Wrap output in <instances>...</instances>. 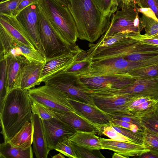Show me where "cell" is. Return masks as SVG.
Returning a JSON list of instances; mask_svg holds the SVG:
<instances>
[{"label": "cell", "instance_id": "6da1fadb", "mask_svg": "<svg viewBox=\"0 0 158 158\" xmlns=\"http://www.w3.org/2000/svg\"><path fill=\"white\" fill-rule=\"evenodd\" d=\"M68 6L74 20L78 38L96 41L109 28L113 15H103L92 0H68Z\"/></svg>", "mask_w": 158, "mask_h": 158}, {"label": "cell", "instance_id": "7a4b0ae2", "mask_svg": "<svg viewBox=\"0 0 158 158\" xmlns=\"http://www.w3.org/2000/svg\"><path fill=\"white\" fill-rule=\"evenodd\" d=\"M32 102L28 90L17 88L8 93L0 110L1 133L4 142L10 140L27 121H31Z\"/></svg>", "mask_w": 158, "mask_h": 158}, {"label": "cell", "instance_id": "3957f363", "mask_svg": "<svg viewBox=\"0 0 158 158\" xmlns=\"http://www.w3.org/2000/svg\"><path fill=\"white\" fill-rule=\"evenodd\" d=\"M39 4L65 46L69 49L75 46L78 35L68 6L56 0H40Z\"/></svg>", "mask_w": 158, "mask_h": 158}, {"label": "cell", "instance_id": "277c9868", "mask_svg": "<svg viewBox=\"0 0 158 158\" xmlns=\"http://www.w3.org/2000/svg\"><path fill=\"white\" fill-rule=\"evenodd\" d=\"M131 35L108 47H89L87 50L88 56L92 61H94L117 56L123 57L132 54L145 53L151 52V45L142 44L138 40L131 37Z\"/></svg>", "mask_w": 158, "mask_h": 158}, {"label": "cell", "instance_id": "5b68a950", "mask_svg": "<svg viewBox=\"0 0 158 158\" xmlns=\"http://www.w3.org/2000/svg\"><path fill=\"white\" fill-rule=\"evenodd\" d=\"M79 86L86 93L102 89L119 88L129 85L136 78L128 73L94 74L77 77Z\"/></svg>", "mask_w": 158, "mask_h": 158}, {"label": "cell", "instance_id": "8992f818", "mask_svg": "<svg viewBox=\"0 0 158 158\" xmlns=\"http://www.w3.org/2000/svg\"><path fill=\"white\" fill-rule=\"evenodd\" d=\"M31 102H37L50 109L75 112L66 93L53 86L45 84L28 90Z\"/></svg>", "mask_w": 158, "mask_h": 158}, {"label": "cell", "instance_id": "52a82bcc", "mask_svg": "<svg viewBox=\"0 0 158 158\" xmlns=\"http://www.w3.org/2000/svg\"><path fill=\"white\" fill-rule=\"evenodd\" d=\"M87 93L91 97L96 106L109 115H132L129 113L128 107L135 98L127 94L114 93L105 89Z\"/></svg>", "mask_w": 158, "mask_h": 158}, {"label": "cell", "instance_id": "ba28073f", "mask_svg": "<svg viewBox=\"0 0 158 158\" xmlns=\"http://www.w3.org/2000/svg\"><path fill=\"white\" fill-rule=\"evenodd\" d=\"M38 18L40 38L46 61L71 49H68L65 46L40 6Z\"/></svg>", "mask_w": 158, "mask_h": 158}, {"label": "cell", "instance_id": "9c48e42d", "mask_svg": "<svg viewBox=\"0 0 158 158\" xmlns=\"http://www.w3.org/2000/svg\"><path fill=\"white\" fill-rule=\"evenodd\" d=\"M136 6L117 10L113 14L110 26L103 35L110 36L125 31L140 32L143 28Z\"/></svg>", "mask_w": 158, "mask_h": 158}, {"label": "cell", "instance_id": "30bf717a", "mask_svg": "<svg viewBox=\"0 0 158 158\" xmlns=\"http://www.w3.org/2000/svg\"><path fill=\"white\" fill-rule=\"evenodd\" d=\"M44 82L57 88L70 98L95 105L91 97L79 86L77 76L61 72L49 77Z\"/></svg>", "mask_w": 158, "mask_h": 158}, {"label": "cell", "instance_id": "8fae6325", "mask_svg": "<svg viewBox=\"0 0 158 158\" xmlns=\"http://www.w3.org/2000/svg\"><path fill=\"white\" fill-rule=\"evenodd\" d=\"M114 93L126 94L138 98H150L158 102V76L137 78L131 83L119 88L104 89Z\"/></svg>", "mask_w": 158, "mask_h": 158}, {"label": "cell", "instance_id": "7c38bea8", "mask_svg": "<svg viewBox=\"0 0 158 158\" xmlns=\"http://www.w3.org/2000/svg\"><path fill=\"white\" fill-rule=\"evenodd\" d=\"M40 10L39 3L31 5L21 11L16 18L30 36L36 49L45 57L40 35L38 18Z\"/></svg>", "mask_w": 158, "mask_h": 158}, {"label": "cell", "instance_id": "4fadbf2b", "mask_svg": "<svg viewBox=\"0 0 158 158\" xmlns=\"http://www.w3.org/2000/svg\"><path fill=\"white\" fill-rule=\"evenodd\" d=\"M69 100L76 112L88 120L98 130V134L102 135V128L112 121L110 115L95 105L69 98Z\"/></svg>", "mask_w": 158, "mask_h": 158}, {"label": "cell", "instance_id": "5bb4252c", "mask_svg": "<svg viewBox=\"0 0 158 158\" xmlns=\"http://www.w3.org/2000/svg\"><path fill=\"white\" fill-rule=\"evenodd\" d=\"M82 50L77 45L62 55L46 61L38 81V85L51 76L69 68L77 55Z\"/></svg>", "mask_w": 158, "mask_h": 158}, {"label": "cell", "instance_id": "9a60e30c", "mask_svg": "<svg viewBox=\"0 0 158 158\" xmlns=\"http://www.w3.org/2000/svg\"><path fill=\"white\" fill-rule=\"evenodd\" d=\"M132 69L131 61L126 60L122 56H117L93 61L88 73H128Z\"/></svg>", "mask_w": 158, "mask_h": 158}, {"label": "cell", "instance_id": "2e32d148", "mask_svg": "<svg viewBox=\"0 0 158 158\" xmlns=\"http://www.w3.org/2000/svg\"><path fill=\"white\" fill-rule=\"evenodd\" d=\"M45 137L51 150L54 149L58 141L69 137L77 131L72 127L56 117L42 120Z\"/></svg>", "mask_w": 158, "mask_h": 158}, {"label": "cell", "instance_id": "e0dca14e", "mask_svg": "<svg viewBox=\"0 0 158 158\" xmlns=\"http://www.w3.org/2000/svg\"><path fill=\"white\" fill-rule=\"evenodd\" d=\"M5 59L6 65V88L7 94L13 89L21 88L24 66L28 60L21 56L9 55Z\"/></svg>", "mask_w": 158, "mask_h": 158}, {"label": "cell", "instance_id": "ac0fdd59", "mask_svg": "<svg viewBox=\"0 0 158 158\" xmlns=\"http://www.w3.org/2000/svg\"><path fill=\"white\" fill-rule=\"evenodd\" d=\"M102 149L110 150L126 157L139 156L149 152L144 145L100 138Z\"/></svg>", "mask_w": 158, "mask_h": 158}, {"label": "cell", "instance_id": "d6986e66", "mask_svg": "<svg viewBox=\"0 0 158 158\" xmlns=\"http://www.w3.org/2000/svg\"><path fill=\"white\" fill-rule=\"evenodd\" d=\"M0 25L19 42L34 50L37 49L33 41L16 17L13 15H0Z\"/></svg>", "mask_w": 158, "mask_h": 158}, {"label": "cell", "instance_id": "ffe728a7", "mask_svg": "<svg viewBox=\"0 0 158 158\" xmlns=\"http://www.w3.org/2000/svg\"><path fill=\"white\" fill-rule=\"evenodd\" d=\"M50 109L56 118L68 125L76 131H95L98 133V130L95 126L76 112Z\"/></svg>", "mask_w": 158, "mask_h": 158}, {"label": "cell", "instance_id": "44dd1931", "mask_svg": "<svg viewBox=\"0 0 158 158\" xmlns=\"http://www.w3.org/2000/svg\"><path fill=\"white\" fill-rule=\"evenodd\" d=\"M33 126V151L36 158H47L51 151L45 137L42 120L32 113L31 121Z\"/></svg>", "mask_w": 158, "mask_h": 158}, {"label": "cell", "instance_id": "7402d4cb", "mask_svg": "<svg viewBox=\"0 0 158 158\" xmlns=\"http://www.w3.org/2000/svg\"><path fill=\"white\" fill-rule=\"evenodd\" d=\"M46 62H26L23 69L21 88L28 90L38 85V81Z\"/></svg>", "mask_w": 158, "mask_h": 158}, {"label": "cell", "instance_id": "603a6c76", "mask_svg": "<svg viewBox=\"0 0 158 158\" xmlns=\"http://www.w3.org/2000/svg\"><path fill=\"white\" fill-rule=\"evenodd\" d=\"M95 131H77L68 137L73 143L81 147L90 150L102 149L100 138L95 135Z\"/></svg>", "mask_w": 158, "mask_h": 158}, {"label": "cell", "instance_id": "cb8c5ba5", "mask_svg": "<svg viewBox=\"0 0 158 158\" xmlns=\"http://www.w3.org/2000/svg\"><path fill=\"white\" fill-rule=\"evenodd\" d=\"M92 61L88 56L87 50H83L77 55L72 65L62 72L77 77L87 74L89 73Z\"/></svg>", "mask_w": 158, "mask_h": 158}, {"label": "cell", "instance_id": "d4e9b609", "mask_svg": "<svg viewBox=\"0 0 158 158\" xmlns=\"http://www.w3.org/2000/svg\"><path fill=\"white\" fill-rule=\"evenodd\" d=\"M158 102L149 98H136L129 104L128 109L131 114L139 117L157 107Z\"/></svg>", "mask_w": 158, "mask_h": 158}, {"label": "cell", "instance_id": "484cf974", "mask_svg": "<svg viewBox=\"0 0 158 158\" xmlns=\"http://www.w3.org/2000/svg\"><path fill=\"white\" fill-rule=\"evenodd\" d=\"M33 126L32 122H26L9 141L15 146L24 148L31 147L33 143Z\"/></svg>", "mask_w": 158, "mask_h": 158}, {"label": "cell", "instance_id": "4316f807", "mask_svg": "<svg viewBox=\"0 0 158 158\" xmlns=\"http://www.w3.org/2000/svg\"><path fill=\"white\" fill-rule=\"evenodd\" d=\"M21 56L24 57L28 61L44 63L46 61V59L37 49L34 50L25 46L18 42L15 46L8 52L6 56Z\"/></svg>", "mask_w": 158, "mask_h": 158}, {"label": "cell", "instance_id": "83f0119b", "mask_svg": "<svg viewBox=\"0 0 158 158\" xmlns=\"http://www.w3.org/2000/svg\"><path fill=\"white\" fill-rule=\"evenodd\" d=\"M1 158H33L31 146L27 148H21L11 144L9 141L0 144Z\"/></svg>", "mask_w": 158, "mask_h": 158}, {"label": "cell", "instance_id": "f1b7e54d", "mask_svg": "<svg viewBox=\"0 0 158 158\" xmlns=\"http://www.w3.org/2000/svg\"><path fill=\"white\" fill-rule=\"evenodd\" d=\"M134 33L129 31H123L108 37L102 35L96 44L90 43L89 44L88 47L93 48L108 47L128 37Z\"/></svg>", "mask_w": 158, "mask_h": 158}, {"label": "cell", "instance_id": "f546056e", "mask_svg": "<svg viewBox=\"0 0 158 158\" xmlns=\"http://www.w3.org/2000/svg\"><path fill=\"white\" fill-rule=\"evenodd\" d=\"M17 42L18 41L0 25V60L4 59L9 51L15 46Z\"/></svg>", "mask_w": 158, "mask_h": 158}, {"label": "cell", "instance_id": "4dcf8cb0", "mask_svg": "<svg viewBox=\"0 0 158 158\" xmlns=\"http://www.w3.org/2000/svg\"><path fill=\"white\" fill-rule=\"evenodd\" d=\"M141 123L146 128L158 135V109L157 108L139 117Z\"/></svg>", "mask_w": 158, "mask_h": 158}, {"label": "cell", "instance_id": "1f68e13d", "mask_svg": "<svg viewBox=\"0 0 158 158\" xmlns=\"http://www.w3.org/2000/svg\"><path fill=\"white\" fill-rule=\"evenodd\" d=\"M141 25L145 31L143 35L148 38H158V21L142 14L140 17Z\"/></svg>", "mask_w": 158, "mask_h": 158}, {"label": "cell", "instance_id": "d6a6232c", "mask_svg": "<svg viewBox=\"0 0 158 158\" xmlns=\"http://www.w3.org/2000/svg\"><path fill=\"white\" fill-rule=\"evenodd\" d=\"M135 78H142L158 76V63L144 67L134 69L128 73Z\"/></svg>", "mask_w": 158, "mask_h": 158}, {"label": "cell", "instance_id": "836d02e7", "mask_svg": "<svg viewBox=\"0 0 158 158\" xmlns=\"http://www.w3.org/2000/svg\"><path fill=\"white\" fill-rule=\"evenodd\" d=\"M143 135V145L149 152L158 157V135L144 128Z\"/></svg>", "mask_w": 158, "mask_h": 158}, {"label": "cell", "instance_id": "e575fe53", "mask_svg": "<svg viewBox=\"0 0 158 158\" xmlns=\"http://www.w3.org/2000/svg\"><path fill=\"white\" fill-rule=\"evenodd\" d=\"M54 149L69 158H77L72 143L68 137L60 139Z\"/></svg>", "mask_w": 158, "mask_h": 158}, {"label": "cell", "instance_id": "d590c367", "mask_svg": "<svg viewBox=\"0 0 158 158\" xmlns=\"http://www.w3.org/2000/svg\"><path fill=\"white\" fill-rule=\"evenodd\" d=\"M103 15H112L118 10L117 0H92Z\"/></svg>", "mask_w": 158, "mask_h": 158}, {"label": "cell", "instance_id": "8d00e7d4", "mask_svg": "<svg viewBox=\"0 0 158 158\" xmlns=\"http://www.w3.org/2000/svg\"><path fill=\"white\" fill-rule=\"evenodd\" d=\"M0 110L2 108L7 95L6 88L7 71L5 59L0 60Z\"/></svg>", "mask_w": 158, "mask_h": 158}, {"label": "cell", "instance_id": "74e56055", "mask_svg": "<svg viewBox=\"0 0 158 158\" xmlns=\"http://www.w3.org/2000/svg\"><path fill=\"white\" fill-rule=\"evenodd\" d=\"M110 124L117 131L131 140L134 143L143 145V132H134L131 130L119 127L112 121Z\"/></svg>", "mask_w": 158, "mask_h": 158}, {"label": "cell", "instance_id": "f35d334b", "mask_svg": "<svg viewBox=\"0 0 158 158\" xmlns=\"http://www.w3.org/2000/svg\"><path fill=\"white\" fill-rule=\"evenodd\" d=\"M72 143L77 158H105L100 151V150H90L81 147L73 142Z\"/></svg>", "mask_w": 158, "mask_h": 158}, {"label": "cell", "instance_id": "ab89813d", "mask_svg": "<svg viewBox=\"0 0 158 158\" xmlns=\"http://www.w3.org/2000/svg\"><path fill=\"white\" fill-rule=\"evenodd\" d=\"M31 111L32 113L37 114L41 120H47L56 117L49 108L37 102H32Z\"/></svg>", "mask_w": 158, "mask_h": 158}, {"label": "cell", "instance_id": "60d3db41", "mask_svg": "<svg viewBox=\"0 0 158 158\" xmlns=\"http://www.w3.org/2000/svg\"><path fill=\"white\" fill-rule=\"evenodd\" d=\"M102 134L114 140L134 143L131 139L117 131L110 123L102 127Z\"/></svg>", "mask_w": 158, "mask_h": 158}, {"label": "cell", "instance_id": "b9f144b4", "mask_svg": "<svg viewBox=\"0 0 158 158\" xmlns=\"http://www.w3.org/2000/svg\"><path fill=\"white\" fill-rule=\"evenodd\" d=\"M22 0H4L0 2V15H13Z\"/></svg>", "mask_w": 158, "mask_h": 158}, {"label": "cell", "instance_id": "7bdbcfd3", "mask_svg": "<svg viewBox=\"0 0 158 158\" xmlns=\"http://www.w3.org/2000/svg\"><path fill=\"white\" fill-rule=\"evenodd\" d=\"M135 3L141 8H150L158 19V0H135Z\"/></svg>", "mask_w": 158, "mask_h": 158}, {"label": "cell", "instance_id": "ee69618b", "mask_svg": "<svg viewBox=\"0 0 158 158\" xmlns=\"http://www.w3.org/2000/svg\"><path fill=\"white\" fill-rule=\"evenodd\" d=\"M157 56L158 53H134L129 55L123 57L128 61L137 62L149 60Z\"/></svg>", "mask_w": 158, "mask_h": 158}, {"label": "cell", "instance_id": "f6af8a7d", "mask_svg": "<svg viewBox=\"0 0 158 158\" xmlns=\"http://www.w3.org/2000/svg\"><path fill=\"white\" fill-rule=\"evenodd\" d=\"M130 37L139 41L141 44L158 46V38H148L140 32H134Z\"/></svg>", "mask_w": 158, "mask_h": 158}, {"label": "cell", "instance_id": "bcb514c9", "mask_svg": "<svg viewBox=\"0 0 158 158\" xmlns=\"http://www.w3.org/2000/svg\"><path fill=\"white\" fill-rule=\"evenodd\" d=\"M112 122L119 127L127 129L135 132L138 131L143 132L144 129L135 124L115 118H112Z\"/></svg>", "mask_w": 158, "mask_h": 158}, {"label": "cell", "instance_id": "7dc6e473", "mask_svg": "<svg viewBox=\"0 0 158 158\" xmlns=\"http://www.w3.org/2000/svg\"><path fill=\"white\" fill-rule=\"evenodd\" d=\"M40 0H22L19 5L15 10L13 15L16 17L23 10L31 5L39 3Z\"/></svg>", "mask_w": 158, "mask_h": 158}, {"label": "cell", "instance_id": "c3c4849f", "mask_svg": "<svg viewBox=\"0 0 158 158\" xmlns=\"http://www.w3.org/2000/svg\"><path fill=\"white\" fill-rule=\"evenodd\" d=\"M118 9H125L136 6L134 0H117Z\"/></svg>", "mask_w": 158, "mask_h": 158}, {"label": "cell", "instance_id": "681fc988", "mask_svg": "<svg viewBox=\"0 0 158 158\" xmlns=\"http://www.w3.org/2000/svg\"><path fill=\"white\" fill-rule=\"evenodd\" d=\"M138 12L143 14L146 15L151 17L158 21V19L156 17L153 11L150 8H137Z\"/></svg>", "mask_w": 158, "mask_h": 158}, {"label": "cell", "instance_id": "f907efd6", "mask_svg": "<svg viewBox=\"0 0 158 158\" xmlns=\"http://www.w3.org/2000/svg\"><path fill=\"white\" fill-rule=\"evenodd\" d=\"M139 157L142 158H158L157 156L153 154L150 152H147L139 156Z\"/></svg>", "mask_w": 158, "mask_h": 158}, {"label": "cell", "instance_id": "816d5d0a", "mask_svg": "<svg viewBox=\"0 0 158 158\" xmlns=\"http://www.w3.org/2000/svg\"><path fill=\"white\" fill-rule=\"evenodd\" d=\"M112 157L113 158H127L125 156L117 152H115L114 153Z\"/></svg>", "mask_w": 158, "mask_h": 158}, {"label": "cell", "instance_id": "f5cc1de1", "mask_svg": "<svg viewBox=\"0 0 158 158\" xmlns=\"http://www.w3.org/2000/svg\"><path fill=\"white\" fill-rule=\"evenodd\" d=\"M60 3L68 6L69 4L68 0H56Z\"/></svg>", "mask_w": 158, "mask_h": 158}, {"label": "cell", "instance_id": "db71d44e", "mask_svg": "<svg viewBox=\"0 0 158 158\" xmlns=\"http://www.w3.org/2000/svg\"><path fill=\"white\" fill-rule=\"evenodd\" d=\"M52 158H64L65 157L60 152L52 157Z\"/></svg>", "mask_w": 158, "mask_h": 158}, {"label": "cell", "instance_id": "11a10c76", "mask_svg": "<svg viewBox=\"0 0 158 158\" xmlns=\"http://www.w3.org/2000/svg\"><path fill=\"white\" fill-rule=\"evenodd\" d=\"M157 109H158V107H157Z\"/></svg>", "mask_w": 158, "mask_h": 158}]
</instances>
